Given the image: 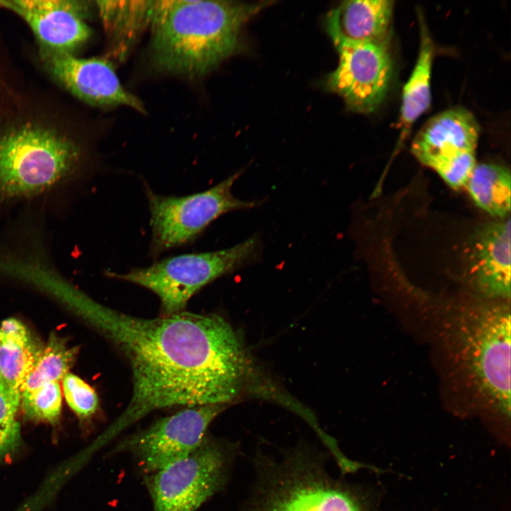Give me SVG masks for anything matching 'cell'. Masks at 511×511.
Returning <instances> with one entry per match:
<instances>
[{"instance_id": "obj_9", "label": "cell", "mask_w": 511, "mask_h": 511, "mask_svg": "<svg viewBox=\"0 0 511 511\" xmlns=\"http://www.w3.org/2000/svg\"><path fill=\"white\" fill-rule=\"evenodd\" d=\"M334 44L339 63L327 76L326 87L340 95L351 111L373 112L385 98L393 75L388 40L377 43L335 41Z\"/></svg>"}, {"instance_id": "obj_8", "label": "cell", "mask_w": 511, "mask_h": 511, "mask_svg": "<svg viewBox=\"0 0 511 511\" xmlns=\"http://www.w3.org/2000/svg\"><path fill=\"white\" fill-rule=\"evenodd\" d=\"M233 450L205 440L186 457L152 473L148 488L154 511H195L227 480Z\"/></svg>"}, {"instance_id": "obj_22", "label": "cell", "mask_w": 511, "mask_h": 511, "mask_svg": "<svg viewBox=\"0 0 511 511\" xmlns=\"http://www.w3.org/2000/svg\"><path fill=\"white\" fill-rule=\"evenodd\" d=\"M21 398L0 380V460L13 453L21 441L17 413Z\"/></svg>"}, {"instance_id": "obj_23", "label": "cell", "mask_w": 511, "mask_h": 511, "mask_svg": "<svg viewBox=\"0 0 511 511\" xmlns=\"http://www.w3.org/2000/svg\"><path fill=\"white\" fill-rule=\"evenodd\" d=\"M66 402L81 419L91 417L97 410L99 398L95 390L82 379L71 373L62 378Z\"/></svg>"}, {"instance_id": "obj_19", "label": "cell", "mask_w": 511, "mask_h": 511, "mask_svg": "<svg viewBox=\"0 0 511 511\" xmlns=\"http://www.w3.org/2000/svg\"><path fill=\"white\" fill-rule=\"evenodd\" d=\"M476 204L490 215L505 218L510 211V171L505 166L476 164L466 184Z\"/></svg>"}, {"instance_id": "obj_18", "label": "cell", "mask_w": 511, "mask_h": 511, "mask_svg": "<svg viewBox=\"0 0 511 511\" xmlns=\"http://www.w3.org/2000/svg\"><path fill=\"white\" fill-rule=\"evenodd\" d=\"M418 19L420 28L419 54L414 69L403 87L402 96V139L406 136L412 124L429 109L432 101L434 44L420 11H418Z\"/></svg>"}, {"instance_id": "obj_15", "label": "cell", "mask_w": 511, "mask_h": 511, "mask_svg": "<svg viewBox=\"0 0 511 511\" xmlns=\"http://www.w3.org/2000/svg\"><path fill=\"white\" fill-rule=\"evenodd\" d=\"M394 1L351 0L328 13L326 28L333 42L377 43L388 40Z\"/></svg>"}, {"instance_id": "obj_20", "label": "cell", "mask_w": 511, "mask_h": 511, "mask_svg": "<svg viewBox=\"0 0 511 511\" xmlns=\"http://www.w3.org/2000/svg\"><path fill=\"white\" fill-rule=\"evenodd\" d=\"M77 351L62 339L51 335L21 390V397L45 384L58 382L69 373Z\"/></svg>"}, {"instance_id": "obj_2", "label": "cell", "mask_w": 511, "mask_h": 511, "mask_svg": "<svg viewBox=\"0 0 511 511\" xmlns=\"http://www.w3.org/2000/svg\"><path fill=\"white\" fill-rule=\"evenodd\" d=\"M272 1H155L150 51L160 70L204 75L236 51L243 26Z\"/></svg>"}, {"instance_id": "obj_17", "label": "cell", "mask_w": 511, "mask_h": 511, "mask_svg": "<svg viewBox=\"0 0 511 511\" xmlns=\"http://www.w3.org/2000/svg\"><path fill=\"white\" fill-rule=\"evenodd\" d=\"M42 348L21 321L9 318L1 324L0 380L20 398Z\"/></svg>"}, {"instance_id": "obj_16", "label": "cell", "mask_w": 511, "mask_h": 511, "mask_svg": "<svg viewBox=\"0 0 511 511\" xmlns=\"http://www.w3.org/2000/svg\"><path fill=\"white\" fill-rule=\"evenodd\" d=\"M155 1H97L108 35L110 54L127 57L143 30L150 25Z\"/></svg>"}, {"instance_id": "obj_12", "label": "cell", "mask_w": 511, "mask_h": 511, "mask_svg": "<svg viewBox=\"0 0 511 511\" xmlns=\"http://www.w3.org/2000/svg\"><path fill=\"white\" fill-rule=\"evenodd\" d=\"M0 7L21 17L43 50L72 53L90 37L85 19L90 6L83 1L0 0Z\"/></svg>"}, {"instance_id": "obj_13", "label": "cell", "mask_w": 511, "mask_h": 511, "mask_svg": "<svg viewBox=\"0 0 511 511\" xmlns=\"http://www.w3.org/2000/svg\"><path fill=\"white\" fill-rule=\"evenodd\" d=\"M466 271L472 287L483 297H510V220L477 228L466 248Z\"/></svg>"}, {"instance_id": "obj_21", "label": "cell", "mask_w": 511, "mask_h": 511, "mask_svg": "<svg viewBox=\"0 0 511 511\" xmlns=\"http://www.w3.org/2000/svg\"><path fill=\"white\" fill-rule=\"evenodd\" d=\"M20 406L26 418L31 420L56 422L62 409V394L59 383L45 384L21 395Z\"/></svg>"}, {"instance_id": "obj_5", "label": "cell", "mask_w": 511, "mask_h": 511, "mask_svg": "<svg viewBox=\"0 0 511 511\" xmlns=\"http://www.w3.org/2000/svg\"><path fill=\"white\" fill-rule=\"evenodd\" d=\"M478 388L502 414L510 413V312L504 303L463 307L446 314Z\"/></svg>"}, {"instance_id": "obj_3", "label": "cell", "mask_w": 511, "mask_h": 511, "mask_svg": "<svg viewBox=\"0 0 511 511\" xmlns=\"http://www.w3.org/2000/svg\"><path fill=\"white\" fill-rule=\"evenodd\" d=\"M83 153L74 141L34 123L0 135V202L29 199L80 177Z\"/></svg>"}, {"instance_id": "obj_11", "label": "cell", "mask_w": 511, "mask_h": 511, "mask_svg": "<svg viewBox=\"0 0 511 511\" xmlns=\"http://www.w3.org/2000/svg\"><path fill=\"white\" fill-rule=\"evenodd\" d=\"M43 57L51 74L84 102L104 108L126 106L145 111L141 101L123 88L108 60L79 58L72 53L43 49Z\"/></svg>"}, {"instance_id": "obj_1", "label": "cell", "mask_w": 511, "mask_h": 511, "mask_svg": "<svg viewBox=\"0 0 511 511\" xmlns=\"http://www.w3.org/2000/svg\"><path fill=\"white\" fill-rule=\"evenodd\" d=\"M79 301L131 371L130 401L108 429L109 437L155 410L227 405L243 390L248 363L238 336L222 317L182 311L142 318L83 295Z\"/></svg>"}, {"instance_id": "obj_14", "label": "cell", "mask_w": 511, "mask_h": 511, "mask_svg": "<svg viewBox=\"0 0 511 511\" xmlns=\"http://www.w3.org/2000/svg\"><path fill=\"white\" fill-rule=\"evenodd\" d=\"M479 133L471 111L462 107L449 109L425 123L412 142V153L438 174L463 155L476 152Z\"/></svg>"}, {"instance_id": "obj_4", "label": "cell", "mask_w": 511, "mask_h": 511, "mask_svg": "<svg viewBox=\"0 0 511 511\" xmlns=\"http://www.w3.org/2000/svg\"><path fill=\"white\" fill-rule=\"evenodd\" d=\"M243 511H365L359 498L306 450L259 459Z\"/></svg>"}, {"instance_id": "obj_6", "label": "cell", "mask_w": 511, "mask_h": 511, "mask_svg": "<svg viewBox=\"0 0 511 511\" xmlns=\"http://www.w3.org/2000/svg\"><path fill=\"white\" fill-rule=\"evenodd\" d=\"M261 252V240L253 235L228 248L171 256L107 275L152 291L160 301L163 315H169L182 312L190 298L209 283L258 261Z\"/></svg>"}, {"instance_id": "obj_7", "label": "cell", "mask_w": 511, "mask_h": 511, "mask_svg": "<svg viewBox=\"0 0 511 511\" xmlns=\"http://www.w3.org/2000/svg\"><path fill=\"white\" fill-rule=\"evenodd\" d=\"M241 170L203 192L182 196H163L145 187L150 214V251L157 255L196 239L214 220L230 211L255 208L260 201L242 200L232 187Z\"/></svg>"}, {"instance_id": "obj_10", "label": "cell", "mask_w": 511, "mask_h": 511, "mask_svg": "<svg viewBox=\"0 0 511 511\" xmlns=\"http://www.w3.org/2000/svg\"><path fill=\"white\" fill-rule=\"evenodd\" d=\"M226 407H187L133 435L123 448L131 452L143 471L153 473L198 449L206 440L210 424Z\"/></svg>"}]
</instances>
